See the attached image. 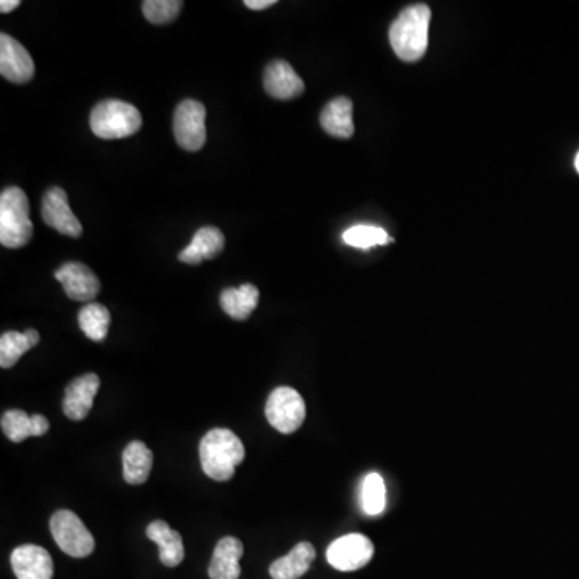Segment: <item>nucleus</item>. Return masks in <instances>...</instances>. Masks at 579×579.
Listing matches in <instances>:
<instances>
[{
    "label": "nucleus",
    "instance_id": "6ab92c4d",
    "mask_svg": "<svg viewBox=\"0 0 579 579\" xmlns=\"http://www.w3.org/2000/svg\"><path fill=\"white\" fill-rule=\"evenodd\" d=\"M321 126L329 136L350 139L354 134L353 102L348 97H337L325 105Z\"/></svg>",
    "mask_w": 579,
    "mask_h": 579
},
{
    "label": "nucleus",
    "instance_id": "cd10ccee",
    "mask_svg": "<svg viewBox=\"0 0 579 579\" xmlns=\"http://www.w3.org/2000/svg\"><path fill=\"white\" fill-rule=\"evenodd\" d=\"M276 5V0H245V7L250 10H266Z\"/></svg>",
    "mask_w": 579,
    "mask_h": 579
},
{
    "label": "nucleus",
    "instance_id": "b1692460",
    "mask_svg": "<svg viewBox=\"0 0 579 579\" xmlns=\"http://www.w3.org/2000/svg\"><path fill=\"white\" fill-rule=\"evenodd\" d=\"M110 324V311L103 304L89 303L79 311V327L89 340H105Z\"/></svg>",
    "mask_w": 579,
    "mask_h": 579
},
{
    "label": "nucleus",
    "instance_id": "c756f323",
    "mask_svg": "<svg viewBox=\"0 0 579 579\" xmlns=\"http://www.w3.org/2000/svg\"><path fill=\"white\" fill-rule=\"evenodd\" d=\"M575 166H576V171H578V173H579V153H578V155H576Z\"/></svg>",
    "mask_w": 579,
    "mask_h": 579
},
{
    "label": "nucleus",
    "instance_id": "0eeeda50",
    "mask_svg": "<svg viewBox=\"0 0 579 579\" xmlns=\"http://www.w3.org/2000/svg\"><path fill=\"white\" fill-rule=\"evenodd\" d=\"M206 108L197 100H182L174 113V137L187 152H198L206 144Z\"/></svg>",
    "mask_w": 579,
    "mask_h": 579
},
{
    "label": "nucleus",
    "instance_id": "c85d7f7f",
    "mask_svg": "<svg viewBox=\"0 0 579 579\" xmlns=\"http://www.w3.org/2000/svg\"><path fill=\"white\" fill-rule=\"evenodd\" d=\"M20 4V0H2V2H0V12H13V10L17 9V7H20Z\"/></svg>",
    "mask_w": 579,
    "mask_h": 579
},
{
    "label": "nucleus",
    "instance_id": "a878e982",
    "mask_svg": "<svg viewBox=\"0 0 579 579\" xmlns=\"http://www.w3.org/2000/svg\"><path fill=\"white\" fill-rule=\"evenodd\" d=\"M341 239L346 245L359 248V250H370L377 245H386V243L391 242L386 230H383L382 227L367 226V224L350 227L343 232Z\"/></svg>",
    "mask_w": 579,
    "mask_h": 579
},
{
    "label": "nucleus",
    "instance_id": "423d86ee",
    "mask_svg": "<svg viewBox=\"0 0 579 579\" xmlns=\"http://www.w3.org/2000/svg\"><path fill=\"white\" fill-rule=\"evenodd\" d=\"M266 417L277 432L292 435L306 419V404L295 388L279 386L267 399Z\"/></svg>",
    "mask_w": 579,
    "mask_h": 579
},
{
    "label": "nucleus",
    "instance_id": "5701e85b",
    "mask_svg": "<svg viewBox=\"0 0 579 579\" xmlns=\"http://www.w3.org/2000/svg\"><path fill=\"white\" fill-rule=\"evenodd\" d=\"M39 333L34 329L26 332H5L0 337V367L10 369L20 361L26 351L33 350L39 343Z\"/></svg>",
    "mask_w": 579,
    "mask_h": 579
},
{
    "label": "nucleus",
    "instance_id": "a211bd4d",
    "mask_svg": "<svg viewBox=\"0 0 579 579\" xmlns=\"http://www.w3.org/2000/svg\"><path fill=\"white\" fill-rule=\"evenodd\" d=\"M147 536L150 541L160 547V560L166 567L174 568L184 560V543L181 534L169 528L163 520H155L147 526Z\"/></svg>",
    "mask_w": 579,
    "mask_h": 579
},
{
    "label": "nucleus",
    "instance_id": "dca6fc26",
    "mask_svg": "<svg viewBox=\"0 0 579 579\" xmlns=\"http://www.w3.org/2000/svg\"><path fill=\"white\" fill-rule=\"evenodd\" d=\"M2 432L13 443H21L29 436H44L49 432V420L41 414L28 415L20 409L4 412Z\"/></svg>",
    "mask_w": 579,
    "mask_h": 579
},
{
    "label": "nucleus",
    "instance_id": "9b49d317",
    "mask_svg": "<svg viewBox=\"0 0 579 579\" xmlns=\"http://www.w3.org/2000/svg\"><path fill=\"white\" fill-rule=\"evenodd\" d=\"M100 378L97 374H86L74 378L66 386L63 398V414L74 422L86 419L91 412L95 396L99 393Z\"/></svg>",
    "mask_w": 579,
    "mask_h": 579
},
{
    "label": "nucleus",
    "instance_id": "4be33fe9",
    "mask_svg": "<svg viewBox=\"0 0 579 579\" xmlns=\"http://www.w3.org/2000/svg\"><path fill=\"white\" fill-rule=\"evenodd\" d=\"M259 290L255 285L245 284L239 288H226L221 293V308L235 321H245L255 311Z\"/></svg>",
    "mask_w": 579,
    "mask_h": 579
},
{
    "label": "nucleus",
    "instance_id": "9d476101",
    "mask_svg": "<svg viewBox=\"0 0 579 579\" xmlns=\"http://www.w3.org/2000/svg\"><path fill=\"white\" fill-rule=\"evenodd\" d=\"M41 213L47 226L57 230L60 234L71 237V239H78L83 234L81 222L74 216L70 205H68V195L60 187H52L44 195Z\"/></svg>",
    "mask_w": 579,
    "mask_h": 579
},
{
    "label": "nucleus",
    "instance_id": "6e6552de",
    "mask_svg": "<svg viewBox=\"0 0 579 579\" xmlns=\"http://www.w3.org/2000/svg\"><path fill=\"white\" fill-rule=\"evenodd\" d=\"M374 557V544L359 533L346 534L335 539L327 549V560L335 570L356 571L366 567Z\"/></svg>",
    "mask_w": 579,
    "mask_h": 579
},
{
    "label": "nucleus",
    "instance_id": "aec40b11",
    "mask_svg": "<svg viewBox=\"0 0 579 579\" xmlns=\"http://www.w3.org/2000/svg\"><path fill=\"white\" fill-rule=\"evenodd\" d=\"M316 559V549L311 543H300L282 559H277L269 568L272 579H300L308 573Z\"/></svg>",
    "mask_w": 579,
    "mask_h": 579
},
{
    "label": "nucleus",
    "instance_id": "7ed1b4c3",
    "mask_svg": "<svg viewBox=\"0 0 579 579\" xmlns=\"http://www.w3.org/2000/svg\"><path fill=\"white\" fill-rule=\"evenodd\" d=\"M29 202L20 187H7L0 195V243L5 248H21L33 239Z\"/></svg>",
    "mask_w": 579,
    "mask_h": 579
},
{
    "label": "nucleus",
    "instance_id": "412c9836",
    "mask_svg": "<svg viewBox=\"0 0 579 579\" xmlns=\"http://www.w3.org/2000/svg\"><path fill=\"white\" fill-rule=\"evenodd\" d=\"M153 467V452L142 441H132L123 452V475L129 485H144Z\"/></svg>",
    "mask_w": 579,
    "mask_h": 579
},
{
    "label": "nucleus",
    "instance_id": "39448f33",
    "mask_svg": "<svg viewBox=\"0 0 579 579\" xmlns=\"http://www.w3.org/2000/svg\"><path fill=\"white\" fill-rule=\"evenodd\" d=\"M50 531L58 547L74 559H83L94 552V536L71 510L55 512L50 518Z\"/></svg>",
    "mask_w": 579,
    "mask_h": 579
},
{
    "label": "nucleus",
    "instance_id": "2eb2a0df",
    "mask_svg": "<svg viewBox=\"0 0 579 579\" xmlns=\"http://www.w3.org/2000/svg\"><path fill=\"white\" fill-rule=\"evenodd\" d=\"M224 245H226V239L218 227H202L197 230V234L193 235L189 247L184 248L177 258L181 263L198 266L206 259L216 258L224 250Z\"/></svg>",
    "mask_w": 579,
    "mask_h": 579
},
{
    "label": "nucleus",
    "instance_id": "4468645a",
    "mask_svg": "<svg viewBox=\"0 0 579 579\" xmlns=\"http://www.w3.org/2000/svg\"><path fill=\"white\" fill-rule=\"evenodd\" d=\"M264 89L272 99L292 100L304 92L303 79L296 74L293 66L284 60L269 63L264 71Z\"/></svg>",
    "mask_w": 579,
    "mask_h": 579
},
{
    "label": "nucleus",
    "instance_id": "20e7f679",
    "mask_svg": "<svg viewBox=\"0 0 579 579\" xmlns=\"http://www.w3.org/2000/svg\"><path fill=\"white\" fill-rule=\"evenodd\" d=\"M89 124L99 139H124L139 132L142 128V115L131 103L123 100H103L92 110Z\"/></svg>",
    "mask_w": 579,
    "mask_h": 579
},
{
    "label": "nucleus",
    "instance_id": "bb28decb",
    "mask_svg": "<svg viewBox=\"0 0 579 579\" xmlns=\"http://www.w3.org/2000/svg\"><path fill=\"white\" fill-rule=\"evenodd\" d=\"M184 2L181 0H145L142 12L153 25H169L181 13Z\"/></svg>",
    "mask_w": 579,
    "mask_h": 579
},
{
    "label": "nucleus",
    "instance_id": "f257e3e1",
    "mask_svg": "<svg viewBox=\"0 0 579 579\" xmlns=\"http://www.w3.org/2000/svg\"><path fill=\"white\" fill-rule=\"evenodd\" d=\"M430 20L428 5L415 4L406 7L391 23L390 44L403 62H417L427 52Z\"/></svg>",
    "mask_w": 579,
    "mask_h": 579
},
{
    "label": "nucleus",
    "instance_id": "1a4fd4ad",
    "mask_svg": "<svg viewBox=\"0 0 579 579\" xmlns=\"http://www.w3.org/2000/svg\"><path fill=\"white\" fill-rule=\"evenodd\" d=\"M36 66L28 50L9 34H0V74L13 84H26L34 78Z\"/></svg>",
    "mask_w": 579,
    "mask_h": 579
},
{
    "label": "nucleus",
    "instance_id": "f3484780",
    "mask_svg": "<svg viewBox=\"0 0 579 579\" xmlns=\"http://www.w3.org/2000/svg\"><path fill=\"white\" fill-rule=\"evenodd\" d=\"M243 555V544L237 538L227 536L219 541L214 549L208 575L211 579H237L242 573L240 559Z\"/></svg>",
    "mask_w": 579,
    "mask_h": 579
},
{
    "label": "nucleus",
    "instance_id": "f8f14e48",
    "mask_svg": "<svg viewBox=\"0 0 579 579\" xmlns=\"http://www.w3.org/2000/svg\"><path fill=\"white\" fill-rule=\"evenodd\" d=\"M55 279L63 285L68 298L74 301H92L100 292V280L89 267L81 263L63 264Z\"/></svg>",
    "mask_w": 579,
    "mask_h": 579
},
{
    "label": "nucleus",
    "instance_id": "393cba45",
    "mask_svg": "<svg viewBox=\"0 0 579 579\" xmlns=\"http://www.w3.org/2000/svg\"><path fill=\"white\" fill-rule=\"evenodd\" d=\"M362 510L370 517L382 514L386 506V486L380 473H369L361 486Z\"/></svg>",
    "mask_w": 579,
    "mask_h": 579
},
{
    "label": "nucleus",
    "instance_id": "f03ea898",
    "mask_svg": "<svg viewBox=\"0 0 579 579\" xmlns=\"http://www.w3.org/2000/svg\"><path fill=\"white\" fill-rule=\"evenodd\" d=\"M245 459V446L234 432L214 428L200 443V462L203 472L216 481H229L235 469Z\"/></svg>",
    "mask_w": 579,
    "mask_h": 579
},
{
    "label": "nucleus",
    "instance_id": "ddd939ff",
    "mask_svg": "<svg viewBox=\"0 0 579 579\" xmlns=\"http://www.w3.org/2000/svg\"><path fill=\"white\" fill-rule=\"evenodd\" d=\"M10 562L18 579H52L54 576V560L46 549L34 544L17 547Z\"/></svg>",
    "mask_w": 579,
    "mask_h": 579
}]
</instances>
